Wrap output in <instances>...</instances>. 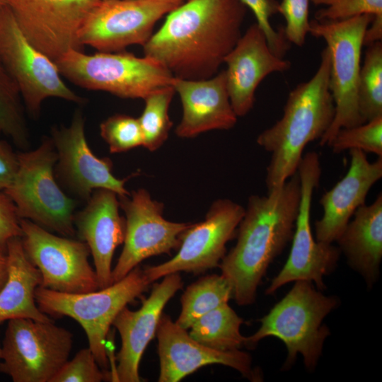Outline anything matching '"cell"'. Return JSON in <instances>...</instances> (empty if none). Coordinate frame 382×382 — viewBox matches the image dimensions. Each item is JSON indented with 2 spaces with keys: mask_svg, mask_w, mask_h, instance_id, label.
I'll return each instance as SVG.
<instances>
[{
  "mask_svg": "<svg viewBox=\"0 0 382 382\" xmlns=\"http://www.w3.org/2000/svg\"><path fill=\"white\" fill-rule=\"evenodd\" d=\"M244 212V207L229 199L214 201L205 219L191 224L184 231L178 251L171 259L143 269L149 282L173 273L199 274L219 267L226 255V244L236 235Z\"/></svg>",
  "mask_w": 382,
  "mask_h": 382,
  "instance_id": "14",
  "label": "cell"
},
{
  "mask_svg": "<svg viewBox=\"0 0 382 382\" xmlns=\"http://www.w3.org/2000/svg\"><path fill=\"white\" fill-rule=\"evenodd\" d=\"M6 255L8 277L0 289V324L17 318L52 320L36 303L35 291L41 284V274L26 256L21 237L8 241Z\"/></svg>",
  "mask_w": 382,
  "mask_h": 382,
  "instance_id": "25",
  "label": "cell"
},
{
  "mask_svg": "<svg viewBox=\"0 0 382 382\" xmlns=\"http://www.w3.org/2000/svg\"><path fill=\"white\" fill-rule=\"evenodd\" d=\"M51 139L57 154L54 169L56 179L74 197L87 201L98 189L112 190L118 197L130 194L125 188L129 178H116L112 161L98 157L90 149L81 110L75 111L69 126L53 127Z\"/></svg>",
  "mask_w": 382,
  "mask_h": 382,
  "instance_id": "17",
  "label": "cell"
},
{
  "mask_svg": "<svg viewBox=\"0 0 382 382\" xmlns=\"http://www.w3.org/2000/svg\"><path fill=\"white\" fill-rule=\"evenodd\" d=\"M328 146L335 154L357 149L382 157V116L359 125L341 128Z\"/></svg>",
  "mask_w": 382,
  "mask_h": 382,
  "instance_id": "31",
  "label": "cell"
},
{
  "mask_svg": "<svg viewBox=\"0 0 382 382\" xmlns=\"http://www.w3.org/2000/svg\"><path fill=\"white\" fill-rule=\"evenodd\" d=\"M321 171L320 158L316 152L309 151L303 156L296 171L301 199L291 251L285 265L267 287L265 291L267 295L272 294L287 283L300 280L314 282L321 291L325 288L323 277L337 266L341 253L338 247L317 241L311 231L312 198Z\"/></svg>",
  "mask_w": 382,
  "mask_h": 382,
  "instance_id": "11",
  "label": "cell"
},
{
  "mask_svg": "<svg viewBox=\"0 0 382 382\" xmlns=\"http://www.w3.org/2000/svg\"><path fill=\"white\" fill-rule=\"evenodd\" d=\"M172 86L178 93L183 116L175 128L180 138H192L211 130H228L238 116L231 104L224 70L206 79L174 76Z\"/></svg>",
  "mask_w": 382,
  "mask_h": 382,
  "instance_id": "23",
  "label": "cell"
},
{
  "mask_svg": "<svg viewBox=\"0 0 382 382\" xmlns=\"http://www.w3.org/2000/svg\"><path fill=\"white\" fill-rule=\"evenodd\" d=\"M73 335L53 320L8 321L1 344L0 372L13 382H50L69 360Z\"/></svg>",
  "mask_w": 382,
  "mask_h": 382,
  "instance_id": "9",
  "label": "cell"
},
{
  "mask_svg": "<svg viewBox=\"0 0 382 382\" xmlns=\"http://www.w3.org/2000/svg\"><path fill=\"white\" fill-rule=\"evenodd\" d=\"M340 253L367 285L378 279L382 259V194L359 207L337 239Z\"/></svg>",
  "mask_w": 382,
  "mask_h": 382,
  "instance_id": "24",
  "label": "cell"
},
{
  "mask_svg": "<svg viewBox=\"0 0 382 382\" xmlns=\"http://www.w3.org/2000/svg\"><path fill=\"white\" fill-rule=\"evenodd\" d=\"M227 90L233 109L238 117L253 108L255 92L268 75L284 72L291 66L289 60L270 49L261 28L250 25L224 59Z\"/></svg>",
  "mask_w": 382,
  "mask_h": 382,
  "instance_id": "20",
  "label": "cell"
},
{
  "mask_svg": "<svg viewBox=\"0 0 382 382\" xmlns=\"http://www.w3.org/2000/svg\"><path fill=\"white\" fill-rule=\"evenodd\" d=\"M0 61L16 83L25 108L35 117L49 98L84 101L65 83L55 62L25 37L6 5L0 12Z\"/></svg>",
  "mask_w": 382,
  "mask_h": 382,
  "instance_id": "10",
  "label": "cell"
},
{
  "mask_svg": "<svg viewBox=\"0 0 382 382\" xmlns=\"http://www.w3.org/2000/svg\"><path fill=\"white\" fill-rule=\"evenodd\" d=\"M180 273L163 277L153 285L148 298L137 311L125 306L116 316L112 325L121 338V347L117 356V364L110 381L139 382V364L149 342L156 333L163 308L176 292L183 287Z\"/></svg>",
  "mask_w": 382,
  "mask_h": 382,
  "instance_id": "19",
  "label": "cell"
},
{
  "mask_svg": "<svg viewBox=\"0 0 382 382\" xmlns=\"http://www.w3.org/2000/svg\"><path fill=\"white\" fill-rule=\"evenodd\" d=\"M1 132H1V128H0V134H1Z\"/></svg>",
  "mask_w": 382,
  "mask_h": 382,
  "instance_id": "43",
  "label": "cell"
},
{
  "mask_svg": "<svg viewBox=\"0 0 382 382\" xmlns=\"http://www.w3.org/2000/svg\"><path fill=\"white\" fill-rule=\"evenodd\" d=\"M323 6L315 13L317 21H340L361 15L382 16V0H311Z\"/></svg>",
  "mask_w": 382,
  "mask_h": 382,
  "instance_id": "33",
  "label": "cell"
},
{
  "mask_svg": "<svg viewBox=\"0 0 382 382\" xmlns=\"http://www.w3.org/2000/svg\"><path fill=\"white\" fill-rule=\"evenodd\" d=\"M184 0H99L84 21L81 44L98 52L123 51L132 45H144L156 23Z\"/></svg>",
  "mask_w": 382,
  "mask_h": 382,
  "instance_id": "13",
  "label": "cell"
},
{
  "mask_svg": "<svg viewBox=\"0 0 382 382\" xmlns=\"http://www.w3.org/2000/svg\"><path fill=\"white\" fill-rule=\"evenodd\" d=\"M1 344L0 341V359H1Z\"/></svg>",
  "mask_w": 382,
  "mask_h": 382,
  "instance_id": "42",
  "label": "cell"
},
{
  "mask_svg": "<svg viewBox=\"0 0 382 382\" xmlns=\"http://www.w3.org/2000/svg\"><path fill=\"white\" fill-rule=\"evenodd\" d=\"M20 224L25 253L41 274L40 286L69 294L99 289L85 242L54 235L28 219H21Z\"/></svg>",
  "mask_w": 382,
  "mask_h": 382,
  "instance_id": "12",
  "label": "cell"
},
{
  "mask_svg": "<svg viewBox=\"0 0 382 382\" xmlns=\"http://www.w3.org/2000/svg\"><path fill=\"white\" fill-rule=\"evenodd\" d=\"M350 165L345 175L321 197L322 217L315 222L316 240L332 243L340 237L355 211L382 178V157L370 162L366 154L349 150Z\"/></svg>",
  "mask_w": 382,
  "mask_h": 382,
  "instance_id": "22",
  "label": "cell"
},
{
  "mask_svg": "<svg viewBox=\"0 0 382 382\" xmlns=\"http://www.w3.org/2000/svg\"><path fill=\"white\" fill-rule=\"evenodd\" d=\"M246 11L241 0H184L143 45L144 54L175 77H212L241 37Z\"/></svg>",
  "mask_w": 382,
  "mask_h": 382,
  "instance_id": "1",
  "label": "cell"
},
{
  "mask_svg": "<svg viewBox=\"0 0 382 382\" xmlns=\"http://www.w3.org/2000/svg\"><path fill=\"white\" fill-rule=\"evenodd\" d=\"M175 93L173 86H168L144 99V108L138 120L143 135L142 146L150 151L158 149L169 136L173 122L168 110Z\"/></svg>",
  "mask_w": 382,
  "mask_h": 382,
  "instance_id": "29",
  "label": "cell"
},
{
  "mask_svg": "<svg viewBox=\"0 0 382 382\" xmlns=\"http://www.w3.org/2000/svg\"><path fill=\"white\" fill-rule=\"evenodd\" d=\"M233 298L230 282L222 274H209L190 284L181 299V311L175 323L187 330L199 318L228 303Z\"/></svg>",
  "mask_w": 382,
  "mask_h": 382,
  "instance_id": "27",
  "label": "cell"
},
{
  "mask_svg": "<svg viewBox=\"0 0 382 382\" xmlns=\"http://www.w3.org/2000/svg\"><path fill=\"white\" fill-rule=\"evenodd\" d=\"M18 168L12 184L4 192L15 204L20 219L63 236L76 234V202L62 190L54 175L57 154L51 138L34 150L18 154Z\"/></svg>",
  "mask_w": 382,
  "mask_h": 382,
  "instance_id": "7",
  "label": "cell"
},
{
  "mask_svg": "<svg viewBox=\"0 0 382 382\" xmlns=\"http://www.w3.org/2000/svg\"><path fill=\"white\" fill-rule=\"evenodd\" d=\"M358 81V107L364 122L382 116V42L366 47Z\"/></svg>",
  "mask_w": 382,
  "mask_h": 382,
  "instance_id": "28",
  "label": "cell"
},
{
  "mask_svg": "<svg viewBox=\"0 0 382 382\" xmlns=\"http://www.w3.org/2000/svg\"><path fill=\"white\" fill-rule=\"evenodd\" d=\"M253 13L256 23L263 30L272 51L278 57L284 58L291 47L285 37L283 28L276 30L270 23V18L279 13L277 0H241Z\"/></svg>",
  "mask_w": 382,
  "mask_h": 382,
  "instance_id": "35",
  "label": "cell"
},
{
  "mask_svg": "<svg viewBox=\"0 0 382 382\" xmlns=\"http://www.w3.org/2000/svg\"><path fill=\"white\" fill-rule=\"evenodd\" d=\"M6 6L5 0H0V12Z\"/></svg>",
  "mask_w": 382,
  "mask_h": 382,
  "instance_id": "41",
  "label": "cell"
},
{
  "mask_svg": "<svg viewBox=\"0 0 382 382\" xmlns=\"http://www.w3.org/2000/svg\"><path fill=\"white\" fill-rule=\"evenodd\" d=\"M18 168V154L5 141L0 140V191L13 183Z\"/></svg>",
  "mask_w": 382,
  "mask_h": 382,
  "instance_id": "38",
  "label": "cell"
},
{
  "mask_svg": "<svg viewBox=\"0 0 382 382\" xmlns=\"http://www.w3.org/2000/svg\"><path fill=\"white\" fill-rule=\"evenodd\" d=\"M311 0H282L279 13L284 18V33L290 44L302 47L309 33Z\"/></svg>",
  "mask_w": 382,
  "mask_h": 382,
  "instance_id": "36",
  "label": "cell"
},
{
  "mask_svg": "<svg viewBox=\"0 0 382 382\" xmlns=\"http://www.w3.org/2000/svg\"><path fill=\"white\" fill-rule=\"evenodd\" d=\"M374 16L361 15L340 21H310L309 34L322 38L330 54V90L334 100L333 121L319 139L329 146L344 127L364 123L358 107V81L364 32Z\"/></svg>",
  "mask_w": 382,
  "mask_h": 382,
  "instance_id": "8",
  "label": "cell"
},
{
  "mask_svg": "<svg viewBox=\"0 0 382 382\" xmlns=\"http://www.w3.org/2000/svg\"><path fill=\"white\" fill-rule=\"evenodd\" d=\"M54 62L61 75L76 86L122 98L144 100L153 92L172 86L174 79L159 61L123 51L87 54L71 50Z\"/></svg>",
  "mask_w": 382,
  "mask_h": 382,
  "instance_id": "6",
  "label": "cell"
},
{
  "mask_svg": "<svg viewBox=\"0 0 382 382\" xmlns=\"http://www.w3.org/2000/svg\"><path fill=\"white\" fill-rule=\"evenodd\" d=\"M125 214L123 249L112 270V282L125 277L144 260L178 249L181 236L191 223L173 222L163 217V204L145 189L118 197Z\"/></svg>",
  "mask_w": 382,
  "mask_h": 382,
  "instance_id": "15",
  "label": "cell"
},
{
  "mask_svg": "<svg viewBox=\"0 0 382 382\" xmlns=\"http://www.w3.org/2000/svg\"><path fill=\"white\" fill-rule=\"evenodd\" d=\"M8 277V264L6 255L0 253V289L2 288Z\"/></svg>",
  "mask_w": 382,
  "mask_h": 382,
  "instance_id": "40",
  "label": "cell"
},
{
  "mask_svg": "<svg viewBox=\"0 0 382 382\" xmlns=\"http://www.w3.org/2000/svg\"><path fill=\"white\" fill-rule=\"evenodd\" d=\"M382 39V16H374L366 28L363 40L364 46H369Z\"/></svg>",
  "mask_w": 382,
  "mask_h": 382,
  "instance_id": "39",
  "label": "cell"
},
{
  "mask_svg": "<svg viewBox=\"0 0 382 382\" xmlns=\"http://www.w3.org/2000/svg\"><path fill=\"white\" fill-rule=\"evenodd\" d=\"M156 335L160 361L158 382H178L207 365L221 364L253 381L262 378L253 370L250 355L240 349L221 352L203 345L166 314H162Z\"/></svg>",
  "mask_w": 382,
  "mask_h": 382,
  "instance_id": "18",
  "label": "cell"
},
{
  "mask_svg": "<svg viewBox=\"0 0 382 382\" xmlns=\"http://www.w3.org/2000/svg\"><path fill=\"white\" fill-rule=\"evenodd\" d=\"M100 134L112 154L122 153L143 146L138 118L124 114L110 116L100 125Z\"/></svg>",
  "mask_w": 382,
  "mask_h": 382,
  "instance_id": "32",
  "label": "cell"
},
{
  "mask_svg": "<svg viewBox=\"0 0 382 382\" xmlns=\"http://www.w3.org/2000/svg\"><path fill=\"white\" fill-rule=\"evenodd\" d=\"M118 195L108 189L93 192L86 206L74 214V226L93 257L99 289L112 282V261L115 249L123 243L125 219L120 216Z\"/></svg>",
  "mask_w": 382,
  "mask_h": 382,
  "instance_id": "21",
  "label": "cell"
},
{
  "mask_svg": "<svg viewBox=\"0 0 382 382\" xmlns=\"http://www.w3.org/2000/svg\"><path fill=\"white\" fill-rule=\"evenodd\" d=\"M300 199L297 173L267 195L249 197L236 243L219 265L239 306L255 302L267 268L292 239Z\"/></svg>",
  "mask_w": 382,
  "mask_h": 382,
  "instance_id": "2",
  "label": "cell"
},
{
  "mask_svg": "<svg viewBox=\"0 0 382 382\" xmlns=\"http://www.w3.org/2000/svg\"><path fill=\"white\" fill-rule=\"evenodd\" d=\"M243 323V318L225 303L196 320L189 334L198 342L218 351L240 349L246 342L240 332Z\"/></svg>",
  "mask_w": 382,
  "mask_h": 382,
  "instance_id": "26",
  "label": "cell"
},
{
  "mask_svg": "<svg viewBox=\"0 0 382 382\" xmlns=\"http://www.w3.org/2000/svg\"><path fill=\"white\" fill-rule=\"evenodd\" d=\"M330 71V54L325 47L315 74L290 91L282 117L257 136V144L270 154L265 177L267 192L296 173L305 147L320 139L330 127L335 108Z\"/></svg>",
  "mask_w": 382,
  "mask_h": 382,
  "instance_id": "3",
  "label": "cell"
},
{
  "mask_svg": "<svg viewBox=\"0 0 382 382\" xmlns=\"http://www.w3.org/2000/svg\"><path fill=\"white\" fill-rule=\"evenodd\" d=\"M21 32L55 62L71 50H83L79 32L99 0H5Z\"/></svg>",
  "mask_w": 382,
  "mask_h": 382,
  "instance_id": "16",
  "label": "cell"
},
{
  "mask_svg": "<svg viewBox=\"0 0 382 382\" xmlns=\"http://www.w3.org/2000/svg\"><path fill=\"white\" fill-rule=\"evenodd\" d=\"M291 290L260 320L259 329L246 337L245 345L257 344L267 337L284 342L287 357L284 368L295 363L298 354L306 369L313 370L322 354L329 328L324 318L337 306L333 296H325L313 282L296 281Z\"/></svg>",
  "mask_w": 382,
  "mask_h": 382,
  "instance_id": "4",
  "label": "cell"
},
{
  "mask_svg": "<svg viewBox=\"0 0 382 382\" xmlns=\"http://www.w3.org/2000/svg\"><path fill=\"white\" fill-rule=\"evenodd\" d=\"M150 284L144 270L137 266L122 279L93 291L69 294L38 286L35 301L48 316H67L80 324L88 347L109 379L106 343L110 326L122 309L139 297Z\"/></svg>",
  "mask_w": 382,
  "mask_h": 382,
  "instance_id": "5",
  "label": "cell"
},
{
  "mask_svg": "<svg viewBox=\"0 0 382 382\" xmlns=\"http://www.w3.org/2000/svg\"><path fill=\"white\" fill-rule=\"evenodd\" d=\"M18 88L0 61V128L17 146H28V130Z\"/></svg>",
  "mask_w": 382,
  "mask_h": 382,
  "instance_id": "30",
  "label": "cell"
},
{
  "mask_svg": "<svg viewBox=\"0 0 382 382\" xmlns=\"http://www.w3.org/2000/svg\"><path fill=\"white\" fill-rule=\"evenodd\" d=\"M108 379L88 347L67 361L50 382H100Z\"/></svg>",
  "mask_w": 382,
  "mask_h": 382,
  "instance_id": "34",
  "label": "cell"
},
{
  "mask_svg": "<svg viewBox=\"0 0 382 382\" xmlns=\"http://www.w3.org/2000/svg\"><path fill=\"white\" fill-rule=\"evenodd\" d=\"M20 217L10 197L0 191V253L6 254L8 241L23 235Z\"/></svg>",
  "mask_w": 382,
  "mask_h": 382,
  "instance_id": "37",
  "label": "cell"
}]
</instances>
